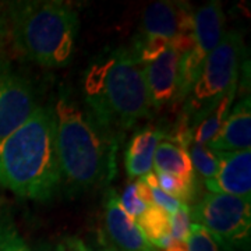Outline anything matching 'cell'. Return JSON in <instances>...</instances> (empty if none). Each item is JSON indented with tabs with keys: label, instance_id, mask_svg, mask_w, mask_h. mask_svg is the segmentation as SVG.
<instances>
[{
	"label": "cell",
	"instance_id": "6da1fadb",
	"mask_svg": "<svg viewBox=\"0 0 251 251\" xmlns=\"http://www.w3.org/2000/svg\"><path fill=\"white\" fill-rule=\"evenodd\" d=\"M82 88L87 110L113 140L116 133L152 115L143 66L133 46L99 54L84 73Z\"/></svg>",
	"mask_w": 251,
	"mask_h": 251
},
{
	"label": "cell",
	"instance_id": "7a4b0ae2",
	"mask_svg": "<svg viewBox=\"0 0 251 251\" xmlns=\"http://www.w3.org/2000/svg\"><path fill=\"white\" fill-rule=\"evenodd\" d=\"M0 186L32 201H48L59 191L62 175L50 106H38L0 143Z\"/></svg>",
	"mask_w": 251,
	"mask_h": 251
},
{
	"label": "cell",
	"instance_id": "3957f363",
	"mask_svg": "<svg viewBox=\"0 0 251 251\" xmlns=\"http://www.w3.org/2000/svg\"><path fill=\"white\" fill-rule=\"evenodd\" d=\"M54 126L62 186L77 194L98 186L109 175L113 138L84 110L69 91H62L54 102Z\"/></svg>",
	"mask_w": 251,
	"mask_h": 251
},
{
	"label": "cell",
	"instance_id": "277c9868",
	"mask_svg": "<svg viewBox=\"0 0 251 251\" xmlns=\"http://www.w3.org/2000/svg\"><path fill=\"white\" fill-rule=\"evenodd\" d=\"M10 44L46 69L70 64L78 34V14L67 1L20 0L6 3Z\"/></svg>",
	"mask_w": 251,
	"mask_h": 251
},
{
	"label": "cell",
	"instance_id": "5b68a950",
	"mask_svg": "<svg viewBox=\"0 0 251 251\" xmlns=\"http://www.w3.org/2000/svg\"><path fill=\"white\" fill-rule=\"evenodd\" d=\"M244 53L242 32L236 29L225 32L219 45L202 63L197 80L184 99L180 115L187 119L191 128L227 91L239 84Z\"/></svg>",
	"mask_w": 251,
	"mask_h": 251
},
{
	"label": "cell",
	"instance_id": "8992f818",
	"mask_svg": "<svg viewBox=\"0 0 251 251\" xmlns=\"http://www.w3.org/2000/svg\"><path fill=\"white\" fill-rule=\"evenodd\" d=\"M251 200L206 193L193 208L191 221L215 240L221 251H250Z\"/></svg>",
	"mask_w": 251,
	"mask_h": 251
},
{
	"label": "cell",
	"instance_id": "52a82bcc",
	"mask_svg": "<svg viewBox=\"0 0 251 251\" xmlns=\"http://www.w3.org/2000/svg\"><path fill=\"white\" fill-rule=\"evenodd\" d=\"M194 45L183 56L180 69L179 92L175 103L184 102L197 80L205 59L215 50L225 35V14L218 0L208 1L194 11Z\"/></svg>",
	"mask_w": 251,
	"mask_h": 251
},
{
	"label": "cell",
	"instance_id": "ba28073f",
	"mask_svg": "<svg viewBox=\"0 0 251 251\" xmlns=\"http://www.w3.org/2000/svg\"><path fill=\"white\" fill-rule=\"evenodd\" d=\"M194 11L186 1H153L143 11L140 38L165 39L186 54L194 45Z\"/></svg>",
	"mask_w": 251,
	"mask_h": 251
},
{
	"label": "cell",
	"instance_id": "9c48e42d",
	"mask_svg": "<svg viewBox=\"0 0 251 251\" xmlns=\"http://www.w3.org/2000/svg\"><path fill=\"white\" fill-rule=\"evenodd\" d=\"M31 82L0 56V143L27 122L36 110Z\"/></svg>",
	"mask_w": 251,
	"mask_h": 251
},
{
	"label": "cell",
	"instance_id": "30bf717a",
	"mask_svg": "<svg viewBox=\"0 0 251 251\" xmlns=\"http://www.w3.org/2000/svg\"><path fill=\"white\" fill-rule=\"evenodd\" d=\"M99 242L116 251H159L145 239L137 222L126 214L113 188L105 194L103 232Z\"/></svg>",
	"mask_w": 251,
	"mask_h": 251
},
{
	"label": "cell",
	"instance_id": "8fae6325",
	"mask_svg": "<svg viewBox=\"0 0 251 251\" xmlns=\"http://www.w3.org/2000/svg\"><path fill=\"white\" fill-rule=\"evenodd\" d=\"M183 56L175 46L169 45L153 59L141 63L152 110H161L176 102Z\"/></svg>",
	"mask_w": 251,
	"mask_h": 251
},
{
	"label": "cell",
	"instance_id": "7c38bea8",
	"mask_svg": "<svg viewBox=\"0 0 251 251\" xmlns=\"http://www.w3.org/2000/svg\"><path fill=\"white\" fill-rule=\"evenodd\" d=\"M215 153L218 156L216 175L211 180L204 181L208 191L251 200L250 150Z\"/></svg>",
	"mask_w": 251,
	"mask_h": 251
},
{
	"label": "cell",
	"instance_id": "4fadbf2b",
	"mask_svg": "<svg viewBox=\"0 0 251 251\" xmlns=\"http://www.w3.org/2000/svg\"><path fill=\"white\" fill-rule=\"evenodd\" d=\"M251 145V102L244 95L227 115L221 130L206 144L215 152H237L250 150Z\"/></svg>",
	"mask_w": 251,
	"mask_h": 251
},
{
	"label": "cell",
	"instance_id": "5bb4252c",
	"mask_svg": "<svg viewBox=\"0 0 251 251\" xmlns=\"http://www.w3.org/2000/svg\"><path fill=\"white\" fill-rule=\"evenodd\" d=\"M165 134L158 127H147L133 135L125 156L126 171L130 179L143 177L152 172L155 150Z\"/></svg>",
	"mask_w": 251,
	"mask_h": 251
},
{
	"label": "cell",
	"instance_id": "9a60e30c",
	"mask_svg": "<svg viewBox=\"0 0 251 251\" xmlns=\"http://www.w3.org/2000/svg\"><path fill=\"white\" fill-rule=\"evenodd\" d=\"M152 171L155 173L173 175L190 183H196V173L187 150L168 140H162L155 150Z\"/></svg>",
	"mask_w": 251,
	"mask_h": 251
},
{
	"label": "cell",
	"instance_id": "2e32d148",
	"mask_svg": "<svg viewBox=\"0 0 251 251\" xmlns=\"http://www.w3.org/2000/svg\"><path fill=\"white\" fill-rule=\"evenodd\" d=\"M237 94V85L230 88L219 99L208 113L201 117V120L193 127V143L206 145L218 134L227 115L233 108L234 97Z\"/></svg>",
	"mask_w": 251,
	"mask_h": 251
},
{
	"label": "cell",
	"instance_id": "e0dca14e",
	"mask_svg": "<svg viewBox=\"0 0 251 251\" xmlns=\"http://www.w3.org/2000/svg\"><path fill=\"white\" fill-rule=\"evenodd\" d=\"M145 239L158 250H165L173 243L171 230V214L162 208L150 205L137 221Z\"/></svg>",
	"mask_w": 251,
	"mask_h": 251
},
{
	"label": "cell",
	"instance_id": "ac0fdd59",
	"mask_svg": "<svg viewBox=\"0 0 251 251\" xmlns=\"http://www.w3.org/2000/svg\"><path fill=\"white\" fill-rule=\"evenodd\" d=\"M0 251H31L9 208H0Z\"/></svg>",
	"mask_w": 251,
	"mask_h": 251
},
{
	"label": "cell",
	"instance_id": "d6986e66",
	"mask_svg": "<svg viewBox=\"0 0 251 251\" xmlns=\"http://www.w3.org/2000/svg\"><path fill=\"white\" fill-rule=\"evenodd\" d=\"M187 151L190 155V159L193 163L194 173H198L204 181L211 180L216 175L218 171V156L216 153L209 150L206 145L191 143Z\"/></svg>",
	"mask_w": 251,
	"mask_h": 251
},
{
	"label": "cell",
	"instance_id": "ffe728a7",
	"mask_svg": "<svg viewBox=\"0 0 251 251\" xmlns=\"http://www.w3.org/2000/svg\"><path fill=\"white\" fill-rule=\"evenodd\" d=\"M155 177L158 181V186L165 193H168L172 197L177 198L186 205H188V202H191L196 197V183H190V181L180 179L177 176L166 175V173H155Z\"/></svg>",
	"mask_w": 251,
	"mask_h": 251
},
{
	"label": "cell",
	"instance_id": "44dd1931",
	"mask_svg": "<svg viewBox=\"0 0 251 251\" xmlns=\"http://www.w3.org/2000/svg\"><path fill=\"white\" fill-rule=\"evenodd\" d=\"M145 183L150 186V193H151V205L162 208L163 211H166L168 214H175L176 211H179L180 208L186 204H183L177 198L172 197L168 193H165L159 186L155 177V173L151 172L147 176H143Z\"/></svg>",
	"mask_w": 251,
	"mask_h": 251
},
{
	"label": "cell",
	"instance_id": "7402d4cb",
	"mask_svg": "<svg viewBox=\"0 0 251 251\" xmlns=\"http://www.w3.org/2000/svg\"><path fill=\"white\" fill-rule=\"evenodd\" d=\"M119 201H120V205L125 209L126 214L135 222L141 218V215L145 212V209L148 208V205L138 196L135 181H131L130 184L126 186L125 191H123L122 197L119 198Z\"/></svg>",
	"mask_w": 251,
	"mask_h": 251
},
{
	"label": "cell",
	"instance_id": "603a6c76",
	"mask_svg": "<svg viewBox=\"0 0 251 251\" xmlns=\"http://www.w3.org/2000/svg\"><path fill=\"white\" fill-rule=\"evenodd\" d=\"M191 215L190 206L183 205L179 211L171 215V230L173 242H187L191 230Z\"/></svg>",
	"mask_w": 251,
	"mask_h": 251
},
{
	"label": "cell",
	"instance_id": "cb8c5ba5",
	"mask_svg": "<svg viewBox=\"0 0 251 251\" xmlns=\"http://www.w3.org/2000/svg\"><path fill=\"white\" fill-rule=\"evenodd\" d=\"M188 251H221L215 240L209 236L202 226L197 224L191 225V230L187 242Z\"/></svg>",
	"mask_w": 251,
	"mask_h": 251
},
{
	"label": "cell",
	"instance_id": "d4e9b609",
	"mask_svg": "<svg viewBox=\"0 0 251 251\" xmlns=\"http://www.w3.org/2000/svg\"><path fill=\"white\" fill-rule=\"evenodd\" d=\"M10 42L9 20L6 11V3H0V56L4 54V48Z\"/></svg>",
	"mask_w": 251,
	"mask_h": 251
},
{
	"label": "cell",
	"instance_id": "484cf974",
	"mask_svg": "<svg viewBox=\"0 0 251 251\" xmlns=\"http://www.w3.org/2000/svg\"><path fill=\"white\" fill-rule=\"evenodd\" d=\"M59 251H91V249L81 240L80 237H66L63 240L62 246L59 247Z\"/></svg>",
	"mask_w": 251,
	"mask_h": 251
},
{
	"label": "cell",
	"instance_id": "4316f807",
	"mask_svg": "<svg viewBox=\"0 0 251 251\" xmlns=\"http://www.w3.org/2000/svg\"><path fill=\"white\" fill-rule=\"evenodd\" d=\"M165 251H188L187 244L184 242H173Z\"/></svg>",
	"mask_w": 251,
	"mask_h": 251
},
{
	"label": "cell",
	"instance_id": "83f0119b",
	"mask_svg": "<svg viewBox=\"0 0 251 251\" xmlns=\"http://www.w3.org/2000/svg\"><path fill=\"white\" fill-rule=\"evenodd\" d=\"M99 243H100V242H99ZM91 251H92V250H91ZM94 251H116V250H113V249H110V247H109V246H106V244L100 243V246H99L97 250H94Z\"/></svg>",
	"mask_w": 251,
	"mask_h": 251
},
{
	"label": "cell",
	"instance_id": "f1b7e54d",
	"mask_svg": "<svg viewBox=\"0 0 251 251\" xmlns=\"http://www.w3.org/2000/svg\"><path fill=\"white\" fill-rule=\"evenodd\" d=\"M38 251H59V249H53V247H50V246H42V247H39Z\"/></svg>",
	"mask_w": 251,
	"mask_h": 251
},
{
	"label": "cell",
	"instance_id": "f546056e",
	"mask_svg": "<svg viewBox=\"0 0 251 251\" xmlns=\"http://www.w3.org/2000/svg\"><path fill=\"white\" fill-rule=\"evenodd\" d=\"M1 204H3V200L0 198V208H1Z\"/></svg>",
	"mask_w": 251,
	"mask_h": 251
}]
</instances>
